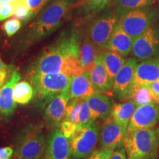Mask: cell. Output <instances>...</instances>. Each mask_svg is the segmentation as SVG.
Listing matches in <instances>:
<instances>
[{
    "instance_id": "obj_1",
    "label": "cell",
    "mask_w": 159,
    "mask_h": 159,
    "mask_svg": "<svg viewBox=\"0 0 159 159\" xmlns=\"http://www.w3.org/2000/svg\"><path fill=\"white\" fill-rule=\"evenodd\" d=\"M81 39L82 35L76 29L63 32L40 54L28 72L62 74L71 77L83 74L80 63Z\"/></svg>"
},
{
    "instance_id": "obj_17",
    "label": "cell",
    "mask_w": 159,
    "mask_h": 159,
    "mask_svg": "<svg viewBox=\"0 0 159 159\" xmlns=\"http://www.w3.org/2000/svg\"><path fill=\"white\" fill-rule=\"evenodd\" d=\"M92 119H106L111 116L114 102L107 95L98 92L85 98Z\"/></svg>"
},
{
    "instance_id": "obj_31",
    "label": "cell",
    "mask_w": 159,
    "mask_h": 159,
    "mask_svg": "<svg viewBox=\"0 0 159 159\" xmlns=\"http://www.w3.org/2000/svg\"><path fill=\"white\" fill-rule=\"evenodd\" d=\"M21 27V21L17 19H11L6 21L2 25V30L8 37L13 36Z\"/></svg>"
},
{
    "instance_id": "obj_25",
    "label": "cell",
    "mask_w": 159,
    "mask_h": 159,
    "mask_svg": "<svg viewBox=\"0 0 159 159\" xmlns=\"http://www.w3.org/2000/svg\"><path fill=\"white\" fill-rule=\"evenodd\" d=\"M156 0H113L112 7L114 13L121 17L128 12L150 7Z\"/></svg>"
},
{
    "instance_id": "obj_33",
    "label": "cell",
    "mask_w": 159,
    "mask_h": 159,
    "mask_svg": "<svg viewBox=\"0 0 159 159\" xmlns=\"http://www.w3.org/2000/svg\"><path fill=\"white\" fill-rule=\"evenodd\" d=\"M77 126V125H75L74 123L70 122V121L66 120V119H64L60 125L61 132H62L63 136L68 140H69L73 136V135L75 134Z\"/></svg>"
},
{
    "instance_id": "obj_21",
    "label": "cell",
    "mask_w": 159,
    "mask_h": 159,
    "mask_svg": "<svg viewBox=\"0 0 159 159\" xmlns=\"http://www.w3.org/2000/svg\"><path fill=\"white\" fill-rule=\"evenodd\" d=\"M100 92L91 84L87 73L71 77L69 85L70 99H85L91 95Z\"/></svg>"
},
{
    "instance_id": "obj_35",
    "label": "cell",
    "mask_w": 159,
    "mask_h": 159,
    "mask_svg": "<svg viewBox=\"0 0 159 159\" xmlns=\"http://www.w3.org/2000/svg\"><path fill=\"white\" fill-rule=\"evenodd\" d=\"M114 150H98L93 151L85 159H109Z\"/></svg>"
},
{
    "instance_id": "obj_5",
    "label": "cell",
    "mask_w": 159,
    "mask_h": 159,
    "mask_svg": "<svg viewBox=\"0 0 159 159\" xmlns=\"http://www.w3.org/2000/svg\"><path fill=\"white\" fill-rule=\"evenodd\" d=\"M94 16L87 27L85 35L101 51H104L119 25V17L111 8H105Z\"/></svg>"
},
{
    "instance_id": "obj_19",
    "label": "cell",
    "mask_w": 159,
    "mask_h": 159,
    "mask_svg": "<svg viewBox=\"0 0 159 159\" xmlns=\"http://www.w3.org/2000/svg\"><path fill=\"white\" fill-rule=\"evenodd\" d=\"M134 41L132 38L122 30L119 24L111 35L105 50L114 52L125 57L128 56L131 53Z\"/></svg>"
},
{
    "instance_id": "obj_2",
    "label": "cell",
    "mask_w": 159,
    "mask_h": 159,
    "mask_svg": "<svg viewBox=\"0 0 159 159\" xmlns=\"http://www.w3.org/2000/svg\"><path fill=\"white\" fill-rule=\"evenodd\" d=\"M72 6L73 0H53L24 32L21 47H30L54 33L64 22Z\"/></svg>"
},
{
    "instance_id": "obj_40",
    "label": "cell",
    "mask_w": 159,
    "mask_h": 159,
    "mask_svg": "<svg viewBox=\"0 0 159 159\" xmlns=\"http://www.w3.org/2000/svg\"><path fill=\"white\" fill-rule=\"evenodd\" d=\"M14 70L15 69H13V66L6 65L5 63L2 61V60L1 59V57H0V71H7V72L13 74V72L14 71Z\"/></svg>"
},
{
    "instance_id": "obj_7",
    "label": "cell",
    "mask_w": 159,
    "mask_h": 159,
    "mask_svg": "<svg viewBox=\"0 0 159 159\" xmlns=\"http://www.w3.org/2000/svg\"><path fill=\"white\" fill-rule=\"evenodd\" d=\"M44 135L36 127L26 129L16 142L15 155L20 159H41L46 148Z\"/></svg>"
},
{
    "instance_id": "obj_42",
    "label": "cell",
    "mask_w": 159,
    "mask_h": 159,
    "mask_svg": "<svg viewBox=\"0 0 159 159\" xmlns=\"http://www.w3.org/2000/svg\"><path fill=\"white\" fill-rule=\"evenodd\" d=\"M156 130V139H157V144H158V153H159V126L156 129H155Z\"/></svg>"
},
{
    "instance_id": "obj_22",
    "label": "cell",
    "mask_w": 159,
    "mask_h": 159,
    "mask_svg": "<svg viewBox=\"0 0 159 159\" xmlns=\"http://www.w3.org/2000/svg\"><path fill=\"white\" fill-rule=\"evenodd\" d=\"M137 107L138 106L130 100L114 103L113 107L111 116L114 119V122L120 127L126 136L129 122Z\"/></svg>"
},
{
    "instance_id": "obj_39",
    "label": "cell",
    "mask_w": 159,
    "mask_h": 159,
    "mask_svg": "<svg viewBox=\"0 0 159 159\" xmlns=\"http://www.w3.org/2000/svg\"><path fill=\"white\" fill-rule=\"evenodd\" d=\"M12 75L11 73L7 72V71H0V87H2L5 84V82H7L8 80L7 78H10Z\"/></svg>"
},
{
    "instance_id": "obj_29",
    "label": "cell",
    "mask_w": 159,
    "mask_h": 159,
    "mask_svg": "<svg viewBox=\"0 0 159 159\" xmlns=\"http://www.w3.org/2000/svg\"><path fill=\"white\" fill-rule=\"evenodd\" d=\"M16 19L22 21H27L33 19L32 12L26 3L25 0H19L14 3V13Z\"/></svg>"
},
{
    "instance_id": "obj_26",
    "label": "cell",
    "mask_w": 159,
    "mask_h": 159,
    "mask_svg": "<svg viewBox=\"0 0 159 159\" xmlns=\"http://www.w3.org/2000/svg\"><path fill=\"white\" fill-rule=\"evenodd\" d=\"M33 89L30 83L26 80L19 81L13 88V99L19 104H27L33 98Z\"/></svg>"
},
{
    "instance_id": "obj_8",
    "label": "cell",
    "mask_w": 159,
    "mask_h": 159,
    "mask_svg": "<svg viewBox=\"0 0 159 159\" xmlns=\"http://www.w3.org/2000/svg\"><path fill=\"white\" fill-rule=\"evenodd\" d=\"M98 136L99 130L94 123L87 126L77 125L75 134L69 140L73 158L80 159L89 156L96 147Z\"/></svg>"
},
{
    "instance_id": "obj_12",
    "label": "cell",
    "mask_w": 159,
    "mask_h": 159,
    "mask_svg": "<svg viewBox=\"0 0 159 159\" xmlns=\"http://www.w3.org/2000/svg\"><path fill=\"white\" fill-rule=\"evenodd\" d=\"M126 135L111 116L105 119L99 136V144L102 150H115L122 148Z\"/></svg>"
},
{
    "instance_id": "obj_32",
    "label": "cell",
    "mask_w": 159,
    "mask_h": 159,
    "mask_svg": "<svg viewBox=\"0 0 159 159\" xmlns=\"http://www.w3.org/2000/svg\"><path fill=\"white\" fill-rule=\"evenodd\" d=\"M34 18L52 0H25Z\"/></svg>"
},
{
    "instance_id": "obj_9",
    "label": "cell",
    "mask_w": 159,
    "mask_h": 159,
    "mask_svg": "<svg viewBox=\"0 0 159 159\" xmlns=\"http://www.w3.org/2000/svg\"><path fill=\"white\" fill-rule=\"evenodd\" d=\"M131 54L142 61L159 56V25L154 24L134 39Z\"/></svg>"
},
{
    "instance_id": "obj_4",
    "label": "cell",
    "mask_w": 159,
    "mask_h": 159,
    "mask_svg": "<svg viewBox=\"0 0 159 159\" xmlns=\"http://www.w3.org/2000/svg\"><path fill=\"white\" fill-rule=\"evenodd\" d=\"M124 146L127 159H157L158 156L156 130L152 128L128 133Z\"/></svg>"
},
{
    "instance_id": "obj_38",
    "label": "cell",
    "mask_w": 159,
    "mask_h": 159,
    "mask_svg": "<svg viewBox=\"0 0 159 159\" xmlns=\"http://www.w3.org/2000/svg\"><path fill=\"white\" fill-rule=\"evenodd\" d=\"M13 154V148H10V147L0 148V159H11Z\"/></svg>"
},
{
    "instance_id": "obj_13",
    "label": "cell",
    "mask_w": 159,
    "mask_h": 159,
    "mask_svg": "<svg viewBox=\"0 0 159 159\" xmlns=\"http://www.w3.org/2000/svg\"><path fill=\"white\" fill-rule=\"evenodd\" d=\"M71 156L69 140L59 128H55L47 139L42 159H70Z\"/></svg>"
},
{
    "instance_id": "obj_18",
    "label": "cell",
    "mask_w": 159,
    "mask_h": 159,
    "mask_svg": "<svg viewBox=\"0 0 159 159\" xmlns=\"http://www.w3.org/2000/svg\"><path fill=\"white\" fill-rule=\"evenodd\" d=\"M102 53V52H101ZM91 84L99 91L103 93H111L112 91L113 80L111 79L103 65L101 54L97 58L94 66L87 73Z\"/></svg>"
},
{
    "instance_id": "obj_37",
    "label": "cell",
    "mask_w": 159,
    "mask_h": 159,
    "mask_svg": "<svg viewBox=\"0 0 159 159\" xmlns=\"http://www.w3.org/2000/svg\"><path fill=\"white\" fill-rule=\"evenodd\" d=\"M109 159H127L126 151L125 148H121L115 150Z\"/></svg>"
},
{
    "instance_id": "obj_3",
    "label": "cell",
    "mask_w": 159,
    "mask_h": 159,
    "mask_svg": "<svg viewBox=\"0 0 159 159\" xmlns=\"http://www.w3.org/2000/svg\"><path fill=\"white\" fill-rule=\"evenodd\" d=\"M27 76L33 89L34 105L41 109L63 91L69 89L71 80V77L62 74L28 72Z\"/></svg>"
},
{
    "instance_id": "obj_43",
    "label": "cell",
    "mask_w": 159,
    "mask_h": 159,
    "mask_svg": "<svg viewBox=\"0 0 159 159\" xmlns=\"http://www.w3.org/2000/svg\"><path fill=\"white\" fill-rule=\"evenodd\" d=\"M11 159H20L19 157H18L16 155H14V156H13V157H12V158Z\"/></svg>"
},
{
    "instance_id": "obj_30",
    "label": "cell",
    "mask_w": 159,
    "mask_h": 159,
    "mask_svg": "<svg viewBox=\"0 0 159 159\" xmlns=\"http://www.w3.org/2000/svg\"><path fill=\"white\" fill-rule=\"evenodd\" d=\"M90 110L85 99H80V111L79 114V124L80 126H87L94 123Z\"/></svg>"
},
{
    "instance_id": "obj_15",
    "label": "cell",
    "mask_w": 159,
    "mask_h": 159,
    "mask_svg": "<svg viewBox=\"0 0 159 159\" xmlns=\"http://www.w3.org/2000/svg\"><path fill=\"white\" fill-rule=\"evenodd\" d=\"M21 80L19 71L15 69L8 80L0 87V118L7 120L14 114L16 108L13 99V88L15 85Z\"/></svg>"
},
{
    "instance_id": "obj_10",
    "label": "cell",
    "mask_w": 159,
    "mask_h": 159,
    "mask_svg": "<svg viewBox=\"0 0 159 159\" xmlns=\"http://www.w3.org/2000/svg\"><path fill=\"white\" fill-rule=\"evenodd\" d=\"M137 60L134 57L128 58L125 64L113 80V95L119 99H128L134 86L135 70Z\"/></svg>"
},
{
    "instance_id": "obj_24",
    "label": "cell",
    "mask_w": 159,
    "mask_h": 159,
    "mask_svg": "<svg viewBox=\"0 0 159 159\" xmlns=\"http://www.w3.org/2000/svg\"><path fill=\"white\" fill-rule=\"evenodd\" d=\"M102 61L107 72L111 77L114 80L117 73L125 64L126 58L119 53L110 50H104L101 53Z\"/></svg>"
},
{
    "instance_id": "obj_28",
    "label": "cell",
    "mask_w": 159,
    "mask_h": 159,
    "mask_svg": "<svg viewBox=\"0 0 159 159\" xmlns=\"http://www.w3.org/2000/svg\"><path fill=\"white\" fill-rule=\"evenodd\" d=\"M80 99H72L69 101L66 110L65 119L74 123L75 125L79 124V114L80 111Z\"/></svg>"
},
{
    "instance_id": "obj_16",
    "label": "cell",
    "mask_w": 159,
    "mask_h": 159,
    "mask_svg": "<svg viewBox=\"0 0 159 159\" xmlns=\"http://www.w3.org/2000/svg\"><path fill=\"white\" fill-rule=\"evenodd\" d=\"M159 79V56L144 60L137 64L134 85H149Z\"/></svg>"
},
{
    "instance_id": "obj_27",
    "label": "cell",
    "mask_w": 159,
    "mask_h": 159,
    "mask_svg": "<svg viewBox=\"0 0 159 159\" xmlns=\"http://www.w3.org/2000/svg\"><path fill=\"white\" fill-rule=\"evenodd\" d=\"M128 99L137 106L155 103L148 85H134Z\"/></svg>"
},
{
    "instance_id": "obj_20",
    "label": "cell",
    "mask_w": 159,
    "mask_h": 159,
    "mask_svg": "<svg viewBox=\"0 0 159 159\" xmlns=\"http://www.w3.org/2000/svg\"><path fill=\"white\" fill-rule=\"evenodd\" d=\"M102 52L91 42L85 35L81 39L80 48V63L83 69V73H89L93 69L97 58Z\"/></svg>"
},
{
    "instance_id": "obj_23",
    "label": "cell",
    "mask_w": 159,
    "mask_h": 159,
    "mask_svg": "<svg viewBox=\"0 0 159 159\" xmlns=\"http://www.w3.org/2000/svg\"><path fill=\"white\" fill-rule=\"evenodd\" d=\"M113 0H77L72 7L83 17H94L112 3Z\"/></svg>"
},
{
    "instance_id": "obj_34",
    "label": "cell",
    "mask_w": 159,
    "mask_h": 159,
    "mask_svg": "<svg viewBox=\"0 0 159 159\" xmlns=\"http://www.w3.org/2000/svg\"><path fill=\"white\" fill-rule=\"evenodd\" d=\"M14 13V4H2L0 6V21L11 17Z\"/></svg>"
},
{
    "instance_id": "obj_41",
    "label": "cell",
    "mask_w": 159,
    "mask_h": 159,
    "mask_svg": "<svg viewBox=\"0 0 159 159\" xmlns=\"http://www.w3.org/2000/svg\"><path fill=\"white\" fill-rule=\"evenodd\" d=\"M19 0H0V3L2 4H7V3H13L14 4L17 2Z\"/></svg>"
},
{
    "instance_id": "obj_36",
    "label": "cell",
    "mask_w": 159,
    "mask_h": 159,
    "mask_svg": "<svg viewBox=\"0 0 159 159\" xmlns=\"http://www.w3.org/2000/svg\"><path fill=\"white\" fill-rule=\"evenodd\" d=\"M154 102L159 105V79L148 85Z\"/></svg>"
},
{
    "instance_id": "obj_6",
    "label": "cell",
    "mask_w": 159,
    "mask_h": 159,
    "mask_svg": "<svg viewBox=\"0 0 159 159\" xmlns=\"http://www.w3.org/2000/svg\"><path fill=\"white\" fill-rule=\"evenodd\" d=\"M158 13L151 6L128 12L119 17V26L133 39L143 34L156 23Z\"/></svg>"
},
{
    "instance_id": "obj_14",
    "label": "cell",
    "mask_w": 159,
    "mask_h": 159,
    "mask_svg": "<svg viewBox=\"0 0 159 159\" xmlns=\"http://www.w3.org/2000/svg\"><path fill=\"white\" fill-rule=\"evenodd\" d=\"M70 100L69 89L63 91L55 97L47 105L45 109L44 118L46 124L53 128H58L64 120L67 105Z\"/></svg>"
},
{
    "instance_id": "obj_11",
    "label": "cell",
    "mask_w": 159,
    "mask_h": 159,
    "mask_svg": "<svg viewBox=\"0 0 159 159\" xmlns=\"http://www.w3.org/2000/svg\"><path fill=\"white\" fill-rule=\"evenodd\" d=\"M159 122V105L150 103L138 106L131 117L128 131L133 132L144 129H150Z\"/></svg>"
}]
</instances>
